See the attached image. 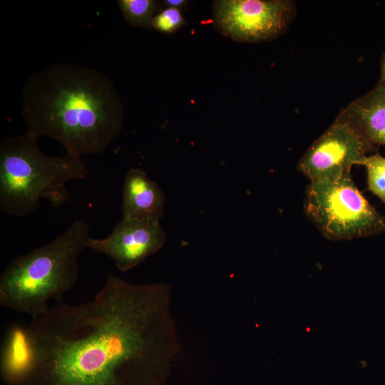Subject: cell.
Instances as JSON below:
<instances>
[{"label":"cell","mask_w":385,"mask_h":385,"mask_svg":"<svg viewBox=\"0 0 385 385\" xmlns=\"http://www.w3.org/2000/svg\"><path fill=\"white\" fill-rule=\"evenodd\" d=\"M166 238L160 220L123 217L106 237H91L88 248L107 255L125 272L158 252Z\"/></svg>","instance_id":"obj_8"},{"label":"cell","mask_w":385,"mask_h":385,"mask_svg":"<svg viewBox=\"0 0 385 385\" xmlns=\"http://www.w3.org/2000/svg\"><path fill=\"white\" fill-rule=\"evenodd\" d=\"M90 227L76 220L51 242L12 260L0 276V304L31 319L62 299L77 282L78 257L88 248Z\"/></svg>","instance_id":"obj_3"},{"label":"cell","mask_w":385,"mask_h":385,"mask_svg":"<svg viewBox=\"0 0 385 385\" xmlns=\"http://www.w3.org/2000/svg\"><path fill=\"white\" fill-rule=\"evenodd\" d=\"M296 13L290 0H217L212 4L216 29L242 43H257L279 37Z\"/></svg>","instance_id":"obj_6"},{"label":"cell","mask_w":385,"mask_h":385,"mask_svg":"<svg viewBox=\"0 0 385 385\" xmlns=\"http://www.w3.org/2000/svg\"><path fill=\"white\" fill-rule=\"evenodd\" d=\"M21 113L26 133L53 139L79 157L103 153L124 120L111 79L73 63L53 64L33 74L23 89Z\"/></svg>","instance_id":"obj_2"},{"label":"cell","mask_w":385,"mask_h":385,"mask_svg":"<svg viewBox=\"0 0 385 385\" xmlns=\"http://www.w3.org/2000/svg\"><path fill=\"white\" fill-rule=\"evenodd\" d=\"M304 211L329 240H344L385 233V217L357 188L351 173L338 178L310 182Z\"/></svg>","instance_id":"obj_5"},{"label":"cell","mask_w":385,"mask_h":385,"mask_svg":"<svg viewBox=\"0 0 385 385\" xmlns=\"http://www.w3.org/2000/svg\"><path fill=\"white\" fill-rule=\"evenodd\" d=\"M379 82L385 88V53L383 55L381 62V80Z\"/></svg>","instance_id":"obj_15"},{"label":"cell","mask_w":385,"mask_h":385,"mask_svg":"<svg viewBox=\"0 0 385 385\" xmlns=\"http://www.w3.org/2000/svg\"><path fill=\"white\" fill-rule=\"evenodd\" d=\"M361 165L366 170L369 190L385 203V158L379 153L367 155Z\"/></svg>","instance_id":"obj_12"},{"label":"cell","mask_w":385,"mask_h":385,"mask_svg":"<svg viewBox=\"0 0 385 385\" xmlns=\"http://www.w3.org/2000/svg\"><path fill=\"white\" fill-rule=\"evenodd\" d=\"M371 148L351 125L337 117L300 158L298 170L310 182L338 178L351 173L354 165H361Z\"/></svg>","instance_id":"obj_7"},{"label":"cell","mask_w":385,"mask_h":385,"mask_svg":"<svg viewBox=\"0 0 385 385\" xmlns=\"http://www.w3.org/2000/svg\"><path fill=\"white\" fill-rule=\"evenodd\" d=\"M163 4L165 7L174 8L180 10L186 6L187 1L185 0H165Z\"/></svg>","instance_id":"obj_14"},{"label":"cell","mask_w":385,"mask_h":385,"mask_svg":"<svg viewBox=\"0 0 385 385\" xmlns=\"http://www.w3.org/2000/svg\"><path fill=\"white\" fill-rule=\"evenodd\" d=\"M165 196L160 186L140 168H130L122 188L123 217L160 220Z\"/></svg>","instance_id":"obj_9"},{"label":"cell","mask_w":385,"mask_h":385,"mask_svg":"<svg viewBox=\"0 0 385 385\" xmlns=\"http://www.w3.org/2000/svg\"><path fill=\"white\" fill-rule=\"evenodd\" d=\"M185 24L180 10L165 7L154 16L151 27L164 34H173Z\"/></svg>","instance_id":"obj_13"},{"label":"cell","mask_w":385,"mask_h":385,"mask_svg":"<svg viewBox=\"0 0 385 385\" xmlns=\"http://www.w3.org/2000/svg\"><path fill=\"white\" fill-rule=\"evenodd\" d=\"M37 140L26 133L6 137L0 143V210L4 214L26 216L41 200L60 207L71 198L66 183L86 177L81 157L46 155Z\"/></svg>","instance_id":"obj_4"},{"label":"cell","mask_w":385,"mask_h":385,"mask_svg":"<svg viewBox=\"0 0 385 385\" xmlns=\"http://www.w3.org/2000/svg\"><path fill=\"white\" fill-rule=\"evenodd\" d=\"M171 286L109 273L93 298L63 299L9 329L1 356L9 385H160L180 349Z\"/></svg>","instance_id":"obj_1"},{"label":"cell","mask_w":385,"mask_h":385,"mask_svg":"<svg viewBox=\"0 0 385 385\" xmlns=\"http://www.w3.org/2000/svg\"><path fill=\"white\" fill-rule=\"evenodd\" d=\"M118 4L123 17L131 26L150 28L158 3L154 0H119Z\"/></svg>","instance_id":"obj_11"},{"label":"cell","mask_w":385,"mask_h":385,"mask_svg":"<svg viewBox=\"0 0 385 385\" xmlns=\"http://www.w3.org/2000/svg\"><path fill=\"white\" fill-rule=\"evenodd\" d=\"M337 118L351 125L371 145H385V88L379 82L351 101Z\"/></svg>","instance_id":"obj_10"}]
</instances>
